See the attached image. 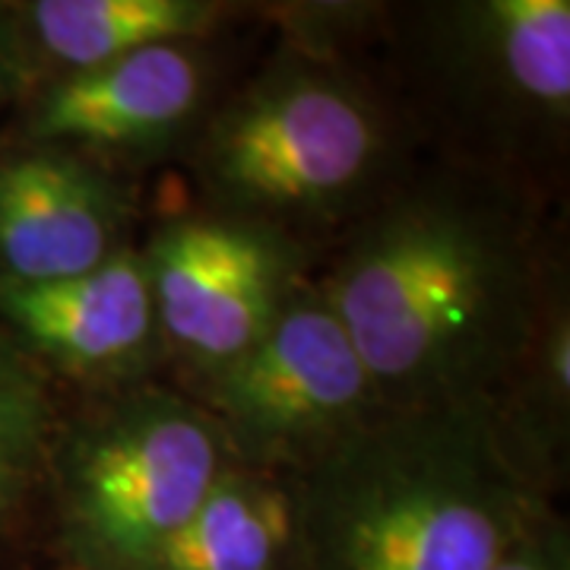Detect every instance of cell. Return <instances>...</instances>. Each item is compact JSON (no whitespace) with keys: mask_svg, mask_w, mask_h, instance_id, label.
Segmentation results:
<instances>
[{"mask_svg":"<svg viewBox=\"0 0 570 570\" xmlns=\"http://www.w3.org/2000/svg\"><path fill=\"white\" fill-rule=\"evenodd\" d=\"M564 254L554 200L422 156L311 279L381 409L485 412Z\"/></svg>","mask_w":570,"mask_h":570,"instance_id":"6da1fadb","label":"cell"},{"mask_svg":"<svg viewBox=\"0 0 570 570\" xmlns=\"http://www.w3.org/2000/svg\"><path fill=\"white\" fill-rule=\"evenodd\" d=\"M422 159L371 63L269 39L178 168L190 200L276 228L317 257Z\"/></svg>","mask_w":570,"mask_h":570,"instance_id":"7a4b0ae2","label":"cell"},{"mask_svg":"<svg viewBox=\"0 0 570 570\" xmlns=\"http://www.w3.org/2000/svg\"><path fill=\"white\" fill-rule=\"evenodd\" d=\"M298 475V570H489L558 504L472 409H384Z\"/></svg>","mask_w":570,"mask_h":570,"instance_id":"3957f363","label":"cell"},{"mask_svg":"<svg viewBox=\"0 0 570 570\" xmlns=\"http://www.w3.org/2000/svg\"><path fill=\"white\" fill-rule=\"evenodd\" d=\"M371 67L422 156L564 197L570 0L390 3Z\"/></svg>","mask_w":570,"mask_h":570,"instance_id":"277c9868","label":"cell"},{"mask_svg":"<svg viewBox=\"0 0 570 570\" xmlns=\"http://www.w3.org/2000/svg\"><path fill=\"white\" fill-rule=\"evenodd\" d=\"M232 463L219 425L168 377L67 393L45 469L41 564L137 570Z\"/></svg>","mask_w":570,"mask_h":570,"instance_id":"5b68a950","label":"cell"},{"mask_svg":"<svg viewBox=\"0 0 570 570\" xmlns=\"http://www.w3.org/2000/svg\"><path fill=\"white\" fill-rule=\"evenodd\" d=\"M245 29L168 41L86 73L39 82L0 134L51 142L121 181L178 165L209 111L242 77Z\"/></svg>","mask_w":570,"mask_h":570,"instance_id":"8992f818","label":"cell"},{"mask_svg":"<svg viewBox=\"0 0 570 570\" xmlns=\"http://www.w3.org/2000/svg\"><path fill=\"white\" fill-rule=\"evenodd\" d=\"M219 425L245 466L305 472L384 409L314 279L235 362L175 384Z\"/></svg>","mask_w":570,"mask_h":570,"instance_id":"52a82bcc","label":"cell"},{"mask_svg":"<svg viewBox=\"0 0 570 570\" xmlns=\"http://www.w3.org/2000/svg\"><path fill=\"white\" fill-rule=\"evenodd\" d=\"M137 245L171 384L200 381L247 352L321 261L276 228L194 204L165 209Z\"/></svg>","mask_w":570,"mask_h":570,"instance_id":"ba28073f","label":"cell"},{"mask_svg":"<svg viewBox=\"0 0 570 570\" xmlns=\"http://www.w3.org/2000/svg\"><path fill=\"white\" fill-rule=\"evenodd\" d=\"M0 326L63 393L168 377L163 326L140 245L80 276L0 283Z\"/></svg>","mask_w":570,"mask_h":570,"instance_id":"9c48e42d","label":"cell"},{"mask_svg":"<svg viewBox=\"0 0 570 570\" xmlns=\"http://www.w3.org/2000/svg\"><path fill=\"white\" fill-rule=\"evenodd\" d=\"M140 197L61 146L0 134V283H51L137 245Z\"/></svg>","mask_w":570,"mask_h":570,"instance_id":"30bf717a","label":"cell"},{"mask_svg":"<svg viewBox=\"0 0 570 570\" xmlns=\"http://www.w3.org/2000/svg\"><path fill=\"white\" fill-rule=\"evenodd\" d=\"M3 7L26 92L153 45L213 39L257 22V3L235 0H3Z\"/></svg>","mask_w":570,"mask_h":570,"instance_id":"8fae6325","label":"cell"},{"mask_svg":"<svg viewBox=\"0 0 570 570\" xmlns=\"http://www.w3.org/2000/svg\"><path fill=\"white\" fill-rule=\"evenodd\" d=\"M491 438L535 494L558 501L570 469V257L551 266L527 343L485 409Z\"/></svg>","mask_w":570,"mask_h":570,"instance_id":"7c38bea8","label":"cell"},{"mask_svg":"<svg viewBox=\"0 0 570 570\" xmlns=\"http://www.w3.org/2000/svg\"><path fill=\"white\" fill-rule=\"evenodd\" d=\"M302 475L232 463L204 504L137 570H298Z\"/></svg>","mask_w":570,"mask_h":570,"instance_id":"4fadbf2b","label":"cell"},{"mask_svg":"<svg viewBox=\"0 0 570 570\" xmlns=\"http://www.w3.org/2000/svg\"><path fill=\"white\" fill-rule=\"evenodd\" d=\"M63 396L0 326V570L41 564L45 469Z\"/></svg>","mask_w":570,"mask_h":570,"instance_id":"5bb4252c","label":"cell"},{"mask_svg":"<svg viewBox=\"0 0 570 570\" xmlns=\"http://www.w3.org/2000/svg\"><path fill=\"white\" fill-rule=\"evenodd\" d=\"M489 570H570L568 513L549 508L532 520V527L510 546Z\"/></svg>","mask_w":570,"mask_h":570,"instance_id":"9a60e30c","label":"cell"},{"mask_svg":"<svg viewBox=\"0 0 570 570\" xmlns=\"http://www.w3.org/2000/svg\"><path fill=\"white\" fill-rule=\"evenodd\" d=\"M26 92V70H22L13 26L7 17V7L0 0V121L13 115V108ZM3 127V124H0Z\"/></svg>","mask_w":570,"mask_h":570,"instance_id":"2e32d148","label":"cell"},{"mask_svg":"<svg viewBox=\"0 0 570 570\" xmlns=\"http://www.w3.org/2000/svg\"><path fill=\"white\" fill-rule=\"evenodd\" d=\"M17 570H48L45 564H32V568H17Z\"/></svg>","mask_w":570,"mask_h":570,"instance_id":"e0dca14e","label":"cell"}]
</instances>
